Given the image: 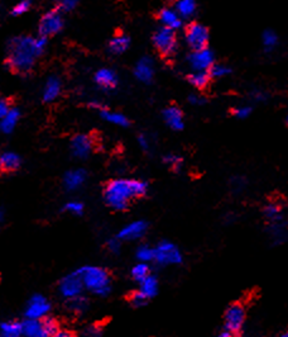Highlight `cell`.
<instances>
[{
	"instance_id": "9",
	"label": "cell",
	"mask_w": 288,
	"mask_h": 337,
	"mask_svg": "<svg viewBox=\"0 0 288 337\" xmlns=\"http://www.w3.org/2000/svg\"><path fill=\"white\" fill-rule=\"evenodd\" d=\"M187 61L190 68L195 73L210 71V69L215 65V58L211 49L203 48L200 51H192L187 56Z\"/></svg>"
},
{
	"instance_id": "11",
	"label": "cell",
	"mask_w": 288,
	"mask_h": 337,
	"mask_svg": "<svg viewBox=\"0 0 288 337\" xmlns=\"http://www.w3.org/2000/svg\"><path fill=\"white\" fill-rule=\"evenodd\" d=\"M93 148L94 140L85 133L75 135L69 142V150H71L72 156H75L76 158H88L93 152Z\"/></svg>"
},
{
	"instance_id": "48",
	"label": "cell",
	"mask_w": 288,
	"mask_h": 337,
	"mask_svg": "<svg viewBox=\"0 0 288 337\" xmlns=\"http://www.w3.org/2000/svg\"><path fill=\"white\" fill-rule=\"evenodd\" d=\"M54 337H79V336L75 331H71V329H61V331H59Z\"/></svg>"
},
{
	"instance_id": "54",
	"label": "cell",
	"mask_w": 288,
	"mask_h": 337,
	"mask_svg": "<svg viewBox=\"0 0 288 337\" xmlns=\"http://www.w3.org/2000/svg\"><path fill=\"white\" fill-rule=\"evenodd\" d=\"M285 123H287V126H288V117H287V120H285Z\"/></svg>"
},
{
	"instance_id": "39",
	"label": "cell",
	"mask_w": 288,
	"mask_h": 337,
	"mask_svg": "<svg viewBox=\"0 0 288 337\" xmlns=\"http://www.w3.org/2000/svg\"><path fill=\"white\" fill-rule=\"evenodd\" d=\"M277 43H278V37L274 32L268 29V31H265L264 33H263V44H264L265 48L272 49Z\"/></svg>"
},
{
	"instance_id": "21",
	"label": "cell",
	"mask_w": 288,
	"mask_h": 337,
	"mask_svg": "<svg viewBox=\"0 0 288 337\" xmlns=\"http://www.w3.org/2000/svg\"><path fill=\"white\" fill-rule=\"evenodd\" d=\"M130 44V38L123 33H118L109 41L108 48L109 52L113 54H120L128 49Z\"/></svg>"
},
{
	"instance_id": "10",
	"label": "cell",
	"mask_w": 288,
	"mask_h": 337,
	"mask_svg": "<svg viewBox=\"0 0 288 337\" xmlns=\"http://www.w3.org/2000/svg\"><path fill=\"white\" fill-rule=\"evenodd\" d=\"M84 287L85 286H84L83 277H81L79 270L66 275V276L59 282V292H61L62 296L66 297L67 299L72 298V297L80 296Z\"/></svg>"
},
{
	"instance_id": "19",
	"label": "cell",
	"mask_w": 288,
	"mask_h": 337,
	"mask_svg": "<svg viewBox=\"0 0 288 337\" xmlns=\"http://www.w3.org/2000/svg\"><path fill=\"white\" fill-rule=\"evenodd\" d=\"M61 79L56 75H52L47 79L46 84H44L43 88V100L46 103H49V101H53L57 96L59 95L61 93Z\"/></svg>"
},
{
	"instance_id": "15",
	"label": "cell",
	"mask_w": 288,
	"mask_h": 337,
	"mask_svg": "<svg viewBox=\"0 0 288 337\" xmlns=\"http://www.w3.org/2000/svg\"><path fill=\"white\" fill-rule=\"evenodd\" d=\"M94 80L104 90H113L118 85V76H116L115 71L108 68L99 69L95 73Z\"/></svg>"
},
{
	"instance_id": "23",
	"label": "cell",
	"mask_w": 288,
	"mask_h": 337,
	"mask_svg": "<svg viewBox=\"0 0 288 337\" xmlns=\"http://www.w3.org/2000/svg\"><path fill=\"white\" fill-rule=\"evenodd\" d=\"M19 118H21V111H19V109L12 106V109L9 110L8 115H7L6 117L2 118V122H0V128H2V131H3L4 133H11L12 131L16 128Z\"/></svg>"
},
{
	"instance_id": "44",
	"label": "cell",
	"mask_w": 288,
	"mask_h": 337,
	"mask_svg": "<svg viewBox=\"0 0 288 337\" xmlns=\"http://www.w3.org/2000/svg\"><path fill=\"white\" fill-rule=\"evenodd\" d=\"M11 109H12V106H11V104H9V101L4 98L2 99V100H0V118L6 117Z\"/></svg>"
},
{
	"instance_id": "30",
	"label": "cell",
	"mask_w": 288,
	"mask_h": 337,
	"mask_svg": "<svg viewBox=\"0 0 288 337\" xmlns=\"http://www.w3.org/2000/svg\"><path fill=\"white\" fill-rule=\"evenodd\" d=\"M23 332V323L13 321L2 324V337H19Z\"/></svg>"
},
{
	"instance_id": "4",
	"label": "cell",
	"mask_w": 288,
	"mask_h": 337,
	"mask_svg": "<svg viewBox=\"0 0 288 337\" xmlns=\"http://www.w3.org/2000/svg\"><path fill=\"white\" fill-rule=\"evenodd\" d=\"M245 318H247L245 304L240 301L232 302L224 312L225 328L237 337H242Z\"/></svg>"
},
{
	"instance_id": "7",
	"label": "cell",
	"mask_w": 288,
	"mask_h": 337,
	"mask_svg": "<svg viewBox=\"0 0 288 337\" xmlns=\"http://www.w3.org/2000/svg\"><path fill=\"white\" fill-rule=\"evenodd\" d=\"M64 26L63 17L56 8L46 12L41 17L38 23V33L42 37H49L62 31Z\"/></svg>"
},
{
	"instance_id": "47",
	"label": "cell",
	"mask_w": 288,
	"mask_h": 337,
	"mask_svg": "<svg viewBox=\"0 0 288 337\" xmlns=\"http://www.w3.org/2000/svg\"><path fill=\"white\" fill-rule=\"evenodd\" d=\"M188 101H190L192 105H201V104L205 103V99L202 98V96L197 95V94H191L190 96H188Z\"/></svg>"
},
{
	"instance_id": "38",
	"label": "cell",
	"mask_w": 288,
	"mask_h": 337,
	"mask_svg": "<svg viewBox=\"0 0 288 337\" xmlns=\"http://www.w3.org/2000/svg\"><path fill=\"white\" fill-rule=\"evenodd\" d=\"M63 210L71 213V214L81 215L84 213V204L81 202H78V200H71V202H67L64 204Z\"/></svg>"
},
{
	"instance_id": "26",
	"label": "cell",
	"mask_w": 288,
	"mask_h": 337,
	"mask_svg": "<svg viewBox=\"0 0 288 337\" xmlns=\"http://www.w3.org/2000/svg\"><path fill=\"white\" fill-rule=\"evenodd\" d=\"M211 79L212 78H211L208 71H202V73H191L190 75L187 76L188 83H190L192 86H195L196 89H198V90L205 89L206 86L210 84Z\"/></svg>"
},
{
	"instance_id": "50",
	"label": "cell",
	"mask_w": 288,
	"mask_h": 337,
	"mask_svg": "<svg viewBox=\"0 0 288 337\" xmlns=\"http://www.w3.org/2000/svg\"><path fill=\"white\" fill-rule=\"evenodd\" d=\"M252 96H253V99H255V100H264L265 99V95L263 94V91H259V90L253 91Z\"/></svg>"
},
{
	"instance_id": "27",
	"label": "cell",
	"mask_w": 288,
	"mask_h": 337,
	"mask_svg": "<svg viewBox=\"0 0 288 337\" xmlns=\"http://www.w3.org/2000/svg\"><path fill=\"white\" fill-rule=\"evenodd\" d=\"M100 115H101V117L106 121V122L113 123V125L120 126V127H128V126L130 125V122H129L128 118H126L124 115H121V113H116V111H111V110H108V109H103V110L100 111Z\"/></svg>"
},
{
	"instance_id": "45",
	"label": "cell",
	"mask_w": 288,
	"mask_h": 337,
	"mask_svg": "<svg viewBox=\"0 0 288 337\" xmlns=\"http://www.w3.org/2000/svg\"><path fill=\"white\" fill-rule=\"evenodd\" d=\"M138 143H139V147H140L141 150H144V151L150 150V147H151L150 138H148L146 135L138 136Z\"/></svg>"
},
{
	"instance_id": "20",
	"label": "cell",
	"mask_w": 288,
	"mask_h": 337,
	"mask_svg": "<svg viewBox=\"0 0 288 337\" xmlns=\"http://www.w3.org/2000/svg\"><path fill=\"white\" fill-rule=\"evenodd\" d=\"M21 163V156L18 153L13 152V151H6L0 156V168L4 173L16 172L19 168Z\"/></svg>"
},
{
	"instance_id": "24",
	"label": "cell",
	"mask_w": 288,
	"mask_h": 337,
	"mask_svg": "<svg viewBox=\"0 0 288 337\" xmlns=\"http://www.w3.org/2000/svg\"><path fill=\"white\" fill-rule=\"evenodd\" d=\"M126 303L129 304L133 308H139V307L147 306L148 302H150V297L147 294H144L141 291H131L129 293L125 294L124 297Z\"/></svg>"
},
{
	"instance_id": "3",
	"label": "cell",
	"mask_w": 288,
	"mask_h": 337,
	"mask_svg": "<svg viewBox=\"0 0 288 337\" xmlns=\"http://www.w3.org/2000/svg\"><path fill=\"white\" fill-rule=\"evenodd\" d=\"M84 286L91 292L105 296L110 291V272L98 266H84L79 269Z\"/></svg>"
},
{
	"instance_id": "34",
	"label": "cell",
	"mask_w": 288,
	"mask_h": 337,
	"mask_svg": "<svg viewBox=\"0 0 288 337\" xmlns=\"http://www.w3.org/2000/svg\"><path fill=\"white\" fill-rule=\"evenodd\" d=\"M151 275V270L148 267V265L146 264H138L131 269V277H133L135 282L141 283L143 280L147 279Z\"/></svg>"
},
{
	"instance_id": "2",
	"label": "cell",
	"mask_w": 288,
	"mask_h": 337,
	"mask_svg": "<svg viewBox=\"0 0 288 337\" xmlns=\"http://www.w3.org/2000/svg\"><path fill=\"white\" fill-rule=\"evenodd\" d=\"M148 184L138 179H114L105 185L104 200L114 210H124L131 199L147 194Z\"/></svg>"
},
{
	"instance_id": "1",
	"label": "cell",
	"mask_w": 288,
	"mask_h": 337,
	"mask_svg": "<svg viewBox=\"0 0 288 337\" xmlns=\"http://www.w3.org/2000/svg\"><path fill=\"white\" fill-rule=\"evenodd\" d=\"M47 47L46 37L18 36L8 41L6 66L17 74H28Z\"/></svg>"
},
{
	"instance_id": "25",
	"label": "cell",
	"mask_w": 288,
	"mask_h": 337,
	"mask_svg": "<svg viewBox=\"0 0 288 337\" xmlns=\"http://www.w3.org/2000/svg\"><path fill=\"white\" fill-rule=\"evenodd\" d=\"M66 308L68 309L69 312L75 314H81L88 309L89 307V301L84 297L78 296V297H72V298H68L66 301Z\"/></svg>"
},
{
	"instance_id": "5",
	"label": "cell",
	"mask_w": 288,
	"mask_h": 337,
	"mask_svg": "<svg viewBox=\"0 0 288 337\" xmlns=\"http://www.w3.org/2000/svg\"><path fill=\"white\" fill-rule=\"evenodd\" d=\"M153 44L156 49L160 52L165 58H170L177 49V37H176L175 31L166 27H161L153 33L152 37Z\"/></svg>"
},
{
	"instance_id": "22",
	"label": "cell",
	"mask_w": 288,
	"mask_h": 337,
	"mask_svg": "<svg viewBox=\"0 0 288 337\" xmlns=\"http://www.w3.org/2000/svg\"><path fill=\"white\" fill-rule=\"evenodd\" d=\"M39 323H41L42 332L49 337H54L61 331V323L53 316H43L39 318Z\"/></svg>"
},
{
	"instance_id": "33",
	"label": "cell",
	"mask_w": 288,
	"mask_h": 337,
	"mask_svg": "<svg viewBox=\"0 0 288 337\" xmlns=\"http://www.w3.org/2000/svg\"><path fill=\"white\" fill-rule=\"evenodd\" d=\"M42 332L41 323H39V319H29L23 323V333L27 337H37Z\"/></svg>"
},
{
	"instance_id": "29",
	"label": "cell",
	"mask_w": 288,
	"mask_h": 337,
	"mask_svg": "<svg viewBox=\"0 0 288 337\" xmlns=\"http://www.w3.org/2000/svg\"><path fill=\"white\" fill-rule=\"evenodd\" d=\"M263 213L273 223H279L282 220V207L278 203H268L263 209Z\"/></svg>"
},
{
	"instance_id": "12",
	"label": "cell",
	"mask_w": 288,
	"mask_h": 337,
	"mask_svg": "<svg viewBox=\"0 0 288 337\" xmlns=\"http://www.w3.org/2000/svg\"><path fill=\"white\" fill-rule=\"evenodd\" d=\"M148 230V223L146 220H134V222L129 223L119 232L118 239L123 240V241H133V240H138L146 235Z\"/></svg>"
},
{
	"instance_id": "51",
	"label": "cell",
	"mask_w": 288,
	"mask_h": 337,
	"mask_svg": "<svg viewBox=\"0 0 288 337\" xmlns=\"http://www.w3.org/2000/svg\"><path fill=\"white\" fill-rule=\"evenodd\" d=\"M219 337H237L234 333H232L230 331H228V329H225L224 332H222V333L219 334Z\"/></svg>"
},
{
	"instance_id": "13",
	"label": "cell",
	"mask_w": 288,
	"mask_h": 337,
	"mask_svg": "<svg viewBox=\"0 0 288 337\" xmlns=\"http://www.w3.org/2000/svg\"><path fill=\"white\" fill-rule=\"evenodd\" d=\"M158 19L162 23V27L170 28L172 31L180 29L182 26V18L173 7H163L158 12Z\"/></svg>"
},
{
	"instance_id": "28",
	"label": "cell",
	"mask_w": 288,
	"mask_h": 337,
	"mask_svg": "<svg viewBox=\"0 0 288 337\" xmlns=\"http://www.w3.org/2000/svg\"><path fill=\"white\" fill-rule=\"evenodd\" d=\"M196 3L193 0H180L175 4V9L180 14L181 18H190L196 12Z\"/></svg>"
},
{
	"instance_id": "36",
	"label": "cell",
	"mask_w": 288,
	"mask_h": 337,
	"mask_svg": "<svg viewBox=\"0 0 288 337\" xmlns=\"http://www.w3.org/2000/svg\"><path fill=\"white\" fill-rule=\"evenodd\" d=\"M136 257L143 262L155 260V249L143 245V246H140L138 250H136Z\"/></svg>"
},
{
	"instance_id": "42",
	"label": "cell",
	"mask_w": 288,
	"mask_h": 337,
	"mask_svg": "<svg viewBox=\"0 0 288 337\" xmlns=\"http://www.w3.org/2000/svg\"><path fill=\"white\" fill-rule=\"evenodd\" d=\"M250 113H252V108H250V106H239V108L232 109V115L235 116L237 118H240V120L247 118Z\"/></svg>"
},
{
	"instance_id": "17",
	"label": "cell",
	"mask_w": 288,
	"mask_h": 337,
	"mask_svg": "<svg viewBox=\"0 0 288 337\" xmlns=\"http://www.w3.org/2000/svg\"><path fill=\"white\" fill-rule=\"evenodd\" d=\"M86 172L84 168H75V170H68L66 174L63 175V187L67 190H78L79 188L83 187L85 183Z\"/></svg>"
},
{
	"instance_id": "31",
	"label": "cell",
	"mask_w": 288,
	"mask_h": 337,
	"mask_svg": "<svg viewBox=\"0 0 288 337\" xmlns=\"http://www.w3.org/2000/svg\"><path fill=\"white\" fill-rule=\"evenodd\" d=\"M140 291L143 292L144 294H147L150 298L155 297L158 292V282L157 277L153 276V275H150L146 280H143L140 283Z\"/></svg>"
},
{
	"instance_id": "35",
	"label": "cell",
	"mask_w": 288,
	"mask_h": 337,
	"mask_svg": "<svg viewBox=\"0 0 288 337\" xmlns=\"http://www.w3.org/2000/svg\"><path fill=\"white\" fill-rule=\"evenodd\" d=\"M163 162L170 166L172 170L178 172L181 166H182V157H180L176 153H167V155L163 156Z\"/></svg>"
},
{
	"instance_id": "41",
	"label": "cell",
	"mask_w": 288,
	"mask_h": 337,
	"mask_svg": "<svg viewBox=\"0 0 288 337\" xmlns=\"http://www.w3.org/2000/svg\"><path fill=\"white\" fill-rule=\"evenodd\" d=\"M31 6H32L31 2H21V3H18L17 6H14V8L12 9V16L18 17V16H22V14L27 13V12L31 9Z\"/></svg>"
},
{
	"instance_id": "16",
	"label": "cell",
	"mask_w": 288,
	"mask_h": 337,
	"mask_svg": "<svg viewBox=\"0 0 288 337\" xmlns=\"http://www.w3.org/2000/svg\"><path fill=\"white\" fill-rule=\"evenodd\" d=\"M163 120L173 131L183 130V113L177 105L167 106L163 110Z\"/></svg>"
},
{
	"instance_id": "43",
	"label": "cell",
	"mask_w": 288,
	"mask_h": 337,
	"mask_svg": "<svg viewBox=\"0 0 288 337\" xmlns=\"http://www.w3.org/2000/svg\"><path fill=\"white\" fill-rule=\"evenodd\" d=\"M108 249L109 251L113 254H118L120 251V240L119 239H110L108 241Z\"/></svg>"
},
{
	"instance_id": "49",
	"label": "cell",
	"mask_w": 288,
	"mask_h": 337,
	"mask_svg": "<svg viewBox=\"0 0 288 337\" xmlns=\"http://www.w3.org/2000/svg\"><path fill=\"white\" fill-rule=\"evenodd\" d=\"M89 106H90V108H93V109H96V110H99V111H101L103 109H105L103 105H101L100 103H99V101H96V100L90 101V103H89Z\"/></svg>"
},
{
	"instance_id": "46",
	"label": "cell",
	"mask_w": 288,
	"mask_h": 337,
	"mask_svg": "<svg viewBox=\"0 0 288 337\" xmlns=\"http://www.w3.org/2000/svg\"><path fill=\"white\" fill-rule=\"evenodd\" d=\"M232 187L234 192H240L245 187V180L243 178H234L232 180Z\"/></svg>"
},
{
	"instance_id": "53",
	"label": "cell",
	"mask_w": 288,
	"mask_h": 337,
	"mask_svg": "<svg viewBox=\"0 0 288 337\" xmlns=\"http://www.w3.org/2000/svg\"><path fill=\"white\" fill-rule=\"evenodd\" d=\"M279 337H288V332H285V333H283V334H280Z\"/></svg>"
},
{
	"instance_id": "8",
	"label": "cell",
	"mask_w": 288,
	"mask_h": 337,
	"mask_svg": "<svg viewBox=\"0 0 288 337\" xmlns=\"http://www.w3.org/2000/svg\"><path fill=\"white\" fill-rule=\"evenodd\" d=\"M155 260L161 265L180 264L182 261L181 252L172 242L162 241L155 249Z\"/></svg>"
},
{
	"instance_id": "32",
	"label": "cell",
	"mask_w": 288,
	"mask_h": 337,
	"mask_svg": "<svg viewBox=\"0 0 288 337\" xmlns=\"http://www.w3.org/2000/svg\"><path fill=\"white\" fill-rule=\"evenodd\" d=\"M109 321H110V318H105V319H103V321L94 322L93 324H90V326H88L85 329H84V336L85 337H99L101 334V332L104 331V328H105Z\"/></svg>"
},
{
	"instance_id": "52",
	"label": "cell",
	"mask_w": 288,
	"mask_h": 337,
	"mask_svg": "<svg viewBox=\"0 0 288 337\" xmlns=\"http://www.w3.org/2000/svg\"><path fill=\"white\" fill-rule=\"evenodd\" d=\"M37 337H49V336H47L46 333H43V332H41V333H39Z\"/></svg>"
},
{
	"instance_id": "37",
	"label": "cell",
	"mask_w": 288,
	"mask_h": 337,
	"mask_svg": "<svg viewBox=\"0 0 288 337\" xmlns=\"http://www.w3.org/2000/svg\"><path fill=\"white\" fill-rule=\"evenodd\" d=\"M210 75L212 79H218V78H223V76L228 75V74L232 73L230 68H228L227 65H223V64H215L212 68L210 69Z\"/></svg>"
},
{
	"instance_id": "40",
	"label": "cell",
	"mask_w": 288,
	"mask_h": 337,
	"mask_svg": "<svg viewBox=\"0 0 288 337\" xmlns=\"http://www.w3.org/2000/svg\"><path fill=\"white\" fill-rule=\"evenodd\" d=\"M76 7H78V2H76V0H62V2L56 4V9L61 14L72 12Z\"/></svg>"
},
{
	"instance_id": "6",
	"label": "cell",
	"mask_w": 288,
	"mask_h": 337,
	"mask_svg": "<svg viewBox=\"0 0 288 337\" xmlns=\"http://www.w3.org/2000/svg\"><path fill=\"white\" fill-rule=\"evenodd\" d=\"M185 39L192 51L207 48L208 28L198 22H192L185 28Z\"/></svg>"
},
{
	"instance_id": "18",
	"label": "cell",
	"mask_w": 288,
	"mask_h": 337,
	"mask_svg": "<svg viewBox=\"0 0 288 337\" xmlns=\"http://www.w3.org/2000/svg\"><path fill=\"white\" fill-rule=\"evenodd\" d=\"M49 303L46 301V298L42 296H34L32 297L31 301L28 303V308H27L26 314L29 318H42L44 314L48 312Z\"/></svg>"
},
{
	"instance_id": "14",
	"label": "cell",
	"mask_w": 288,
	"mask_h": 337,
	"mask_svg": "<svg viewBox=\"0 0 288 337\" xmlns=\"http://www.w3.org/2000/svg\"><path fill=\"white\" fill-rule=\"evenodd\" d=\"M134 75L141 83H151L155 75V65L151 58H141L134 68Z\"/></svg>"
}]
</instances>
